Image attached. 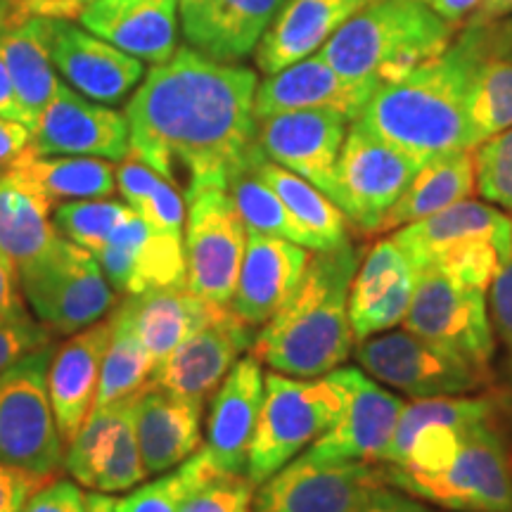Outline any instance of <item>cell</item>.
Wrapping results in <instances>:
<instances>
[{"label": "cell", "instance_id": "cell-33", "mask_svg": "<svg viewBox=\"0 0 512 512\" xmlns=\"http://www.w3.org/2000/svg\"><path fill=\"white\" fill-rule=\"evenodd\" d=\"M5 174H12L31 188L46 195L50 202L105 200L117 190V169L98 157L36 155L29 147L19 155Z\"/></svg>", "mask_w": 512, "mask_h": 512}, {"label": "cell", "instance_id": "cell-58", "mask_svg": "<svg viewBox=\"0 0 512 512\" xmlns=\"http://www.w3.org/2000/svg\"><path fill=\"white\" fill-rule=\"evenodd\" d=\"M503 512H512V508H508V510H503Z\"/></svg>", "mask_w": 512, "mask_h": 512}, {"label": "cell", "instance_id": "cell-43", "mask_svg": "<svg viewBox=\"0 0 512 512\" xmlns=\"http://www.w3.org/2000/svg\"><path fill=\"white\" fill-rule=\"evenodd\" d=\"M254 491L247 475H219L202 486L181 512H252Z\"/></svg>", "mask_w": 512, "mask_h": 512}, {"label": "cell", "instance_id": "cell-47", "mask_svg": "<svg viewBox=\"0 0 512 512\" xmlns=\"http://www.w3.org/2000/svg\"><path fill=\"white\" fill-rule=\"evenodd\" d=\"M22 512H88V494L74 479H48L36 489Z\"/></svg>", "mask_w": 512, "mask_h": 512}, {"label": "cell", "instance_id": "cell-38", "mask_svg": "<svg viewBox=\"0 0 512 512\" xmlns=\"http://www.w3.org/2000/svg\"><path fill=\"white\" fill-rule=\"evenodd\" d=\"M259 152H256V155H259ZM254 159L245 166V169L238 171V174L230 178L226 188L228 195L233 197L240 219L245 221L249 233L285 238L290 242H297V245H302L306 249H311V240L309 235L304 233V228L292 219V214L287 211L283 200L275 195L271 185L256 174Z\"/></svg>", "mask_w": 512, "mask_h": 512}, {"label": "cell", "instance_id": "cell-41", "mask_svg": "<svg viewBox=\"0 0 512 512\" xmlns=\"http://www.w3.org/2000/svg\"><path fill=\"white\" fill-rule=\"evenodd\" d=\"M133 209L117 200H74L57 204L53 221L60 233L88 252H98Z\"/></svg>", "mask_w": 512, "mask_h": 512}, {"label": "cell", "instance_id": "cell-30", "mask_svg": "<svg viewBox=\"0 0 512 512\" xmlns=\"http://www.w3.org/2000/svg\"><path fill=\"white\" fill-rule=\"evenodd\" d=\"M370 0H285L254 50L266 76L318 53Z\"/></svg>", "mask_w": 512, "mask_h": 512}, {"label": "cell", "instance_id": "cell-56", "mask_svg": "<svg viewBox=\"0 0 512 512\" xmlns=\"http://www.w3.org/2000/svg\"><path fill=\"white\" fill-rule=\"evenodd\" d=\"M503 415H505V420H508V427L512 434V382L508 389H503Z\"/></svg>", "mask_w": 512, "mask_h": 512}, {"label": "cell", "instance_id": "cell-27", "mask_svg": "<svg viewBox=\"0 0 512 512\" xmlns=\"http://www.w3.org/2000/svg\"><path fill=\"white\" fill-rule=\"evenodd\" d=\"M48 19L31 10L29 0H0V60L31 128L60 86L48 50Z\"/></svg>", "mask_w": 512, "mask_h": 512}, {"label": "cell", "instance_id": "cell-4", "mask_svg": "<svg viewBox=\"0 0 512 512\" xmlns=\"http://www.w3.org/2000/svg\"><path fill=\"white\" fill-rule=\"evenodd\" d=\"M453 34L422 0H370L318 53L347 81L380 88L444 53Z\"/></svg>", "mask_w": 512, "mask_h": 512}, {"label": "cell", "instance_id": "cell-16", "mask_svg": "<svg viewBox=\"0 0 512 512\" xmlns=\"http://www.w3.org/2000/svg\"><path fill=\"white\" fill-rule=\"evenodd\" d=\"M29 150L36 155L98 157L124 162L131 155V128L124 112L88 100L69 83L57 86L31 128Z\"/></svg>", "mask_w": 512, "mask_h": 512}, {"label": "cell", "instance_id": "cell-49", "mask_svg": "<svg viewBox=\"0 0 512 512\" xmlns=\"http://www.w3.org/2000/svg\"><path fill=\"white\" fill-rule=\"evenodd\" d=\"M31 143V128L22 121L0 117V174L10 169L12 162Z\"/></svg>", "mask_w": 512, "mask_h": 512}, {"label": "cell", "instance_id": "cell-25", "mask_svg": "<svg viewBox=\"0 0 512 512\" xmlns=\"http://www.w3.org/2000/svg\"><path fill=\"white\" fill-rule=\"evenodd\" d=\"M112 339V316L74 332L53 351L48 366V394L64 444H72L98 399L102 361Z\"/></svg>", "mask_w": 512, "mask_h": 512}, {"label": "cell", "instance_id": "cell-37", "mask_svg": "<svg viewBox=\"0 0 512 512\" xmlns=\"http://www.w3.org/2000/svg\"><path fill=\"white\" fill-rule=\"evenodd\" d=\"M512 126V62L489 57L479 62L467 98V145L475 150L484 140Z\"/></svg>", "mask_w": 512, "mask_h": 512}, {"label": "cell", "instance_id": "cell-46", "mask_svg": "<svg viewBox=\"0 0 512 512\" xmlns=\"http://www.w3.org/2000/svg\"><path fill=\"white\" fill-rule=\"evenodd\" d=\"M486 306H489V318L494 335L508 351V368L512 375V254L498 268L496 278L491 280L486 290Z\"/></svg>", "mask_w": 512, "mask_h": 512}, {"label": "cell", "instance_id": "cell-32", "mask_svg": "<svg viewBox=\"0 0 512 512\" xmlns=\"http://www.w3.org/2000/svg\"><path fill=\"white\" fill-rule=\"evenodd\" d=\"M477 188L475 150H456L420 164L418 174L377 223L375 233H394L408 223L427 219L437 211L470 200Z\"/></svg>", "mask_w": 512, "mask_h": 512}, {"label": "cell", "instance_id": "cell-51", "mask_svg": "<svg viewBox=\"0 0 512 512\" xmlns=\"http://www.w3.org/2000/svg\"><path fill=\"white\" fill-rule=\"evenodd\" d=\"M361 512H434L427 505L415 501L408 494H396L389 486H382L380 491H375V496L370 498V503Z\"/></svg>", "mask_w": 512, "mask_h": 512}, {"label": "cell", "instance_id": "cell-45", "mask_svg": "<svg viewBox=\"0 0 512 512\" xmlns=\"http://www.w3.org/2000/svg\"><path fill=\"white\" fill-rule=\"evenodd\" d=\"M136 214L140 219L150 223V226L162 230V233L183 238L188 209H185V200L181 192L176 190L174 183L166 181V178L159 181L157 188L152 190V195L136 209Z\"/></svg>", "mask_w": 512, "mask_h": 512}, {"label": "cell", "instance_id": "cell-14", "mask_svg": "<svg viewBox=\"0 0 512 512\" xmlns=\"http://www.w3.org/2000/svg\"><path fill=\"white\" fill-rule=\"evenodd\" d=\"M420 162L351 121L335 176V204L349 221L373 235L382 216L403 195Z\"/></svg>", "mask_w": 512, "mask_h": 512}, {"label": "cell", "instance_id": "cell-2", "mask_svg": "<svg viewBox=\"0 0 512 512\" xmlns=\"http://www.w3.org/2000/svg\"><path fill=\"white\" fill-rule=\"evenodd\" d=\"M479 31L482 27L470 24V31L444 53L401 79L382 83L356 121L420 164L446 152L470 150L467 98L486 55Z\"/></svg>", "mask_w": 512, "mask_h": 512}, {"label": "cell", "instance_id": "cell-29", "mask_svg": "<svg viewBox=\"0 0 512 512\" xmlns=\"http://www.w3.org/2000/svg\"><path fill=\"white\" fill-rule=\"evenodd\" d=\"M204 401L188 399L155 382L136 399V432L147 475H162L195 456L202 439Z\"/></svg>", "mask_w": 512, "mask_h": 512}, {"label": "cell", "instance_id": "cell-12", "mask_svg": "<svg viewBox=\"0 0 512 512\" xmlns=\"http://www.w3.org/2000/svg\"><path fill=\"white\" fill-rule=\"evenodd\" d=\"M354 356L373 380L399 389L411 399L477 394L491 389L496 375L434 347L413 332H387L358 342Z\"/></svg>", "mask_w": 512, "mask_h": 512}, {"label": "cell", "instance_id": "cell-50", "mask_svg": "<svg viewBox=\"0 0 512 512\" xmlns=\"http://www.w3.org/2000/svg\"><path fill=\"white\" fill-rule=\"evenodd\" d=\"M22 297V287H19V275L15 266L10 264L8 256L0 254V323L19 316L27 311Z\"/></svg>", "mask_w": 512, "mask_h": 512}, {"label": "cell", "instance_id": "cell-57", "mask_svg": "<svg viewBox=\"0 0 512 512\" xmlns=\"http://www.w3.org/2000/svg\"><path fill=\"white\" fill-rule=\"evenodd\" d=\"M74 3H76V5H79V8L83 10V8H86V5H88V3H93V0H74Z\"/></svg>", "mask_w": 512, "mask_h": 512}, {"label": "cell", "instance_id": "cell-48", "mask_svg": "<svg viewBox=\"0 0 512 512\" xmlns=\"http://www.w3.org/2000/svg\"><path fill=\"white\" fill-rule=\"evenodd\" d=\"M53 477L34 475L0 463V512H22L24 505L43 484Z\"/></svg>", "mask_w": 512, "mask_h": 512}, {"label": "cell", "instance_id": "cell-17", "mask_svg": "<svg viewBox=\"0 0 512 512\" xmlns=\"http://www.w3.org/2000/svg\"><path fill=\"white\" fill-rule=\"evenodd\" d=\"M349 119L330 110H299L256 119V143L271 162L316 185L335 202L339 152Z\"/></svg>", "mask_w": 512, "mask_h": 512}, {"label": "cell", "instance_id": "cell-1", "mask_svg": "<svg viewBox=\"0 0 512 512\" xmlns=\"http://www.w3.org/2000/svg\"><path fill=\"white\" fill-rule=\"evenodd\" d=\"M252 69L181 46L143 76L126 105L131 155L166 181L181 162L188 190L219 185L252 162L256 143Z\"/></svg>", "mask_w": 512, "mask_h": 512}, {"label": "cell", "instance_id": "cell-6", "mask_svg": "<svg viewBox=\"0 0 512 512\" xmlns=\"http://www.w3.org/2000/svg\"><path fill=\"white\" fill-rule=\"evenodd\" d=\"M505 415L477 422L460 439L444 467L415 472L382 465L387 486L453 512H503L512 508V441Z\"/></svg>", "mask_w": 512, "mask_h": 512}, {"label": "cell", "instance_id": "cell-9", "mask_svg": "<svg viewBox=\"0 0 512 512\" xmlns=\"http://www.w3.org/2000/svg\"><path fill=\"white\" fill-rule=\"evenodd\" d=\"M53 351L46 344L0 375V463L43 477H55L67 453L48 394Z\"/></svg>", "mask_w": 512, "mask_h": 512}, {"label": "cell", "instance_id": "cell-18", "mask_svg": "<svg viewBox=\"0 0 512 512\" xmlns=\"http://www.w3.org/2000/svg\"><path fill=\"white\" fill-rule=\"evenodd\" d=\"M53 67L76 93L102 105H117L143 81L145 64L105 38L60 17L48 19Z\"/></svg>", "mask_w": 512, "mask_h": 512}, {"label": "cell", "instance_id": "cell-24", "mask_svg": "<svg viewBox=\"0 0 512 512\" xmlns=\"http://www.w3.org/2000/svg\"><path fill=\"white\" fill-rule=\"evenodd\" d=\"M309 249L273 235L249 233L230 309L252 328H264L283 309L311 259Z\"/></svg>", "mask_w": 512, "mask_h": 512}, {"label": "cell", "instance_id": "cell-52", "mask_svg": "<svg viewBox=\"0 0 512 512\" xmlns=\"http://www.w3.org/2000/svg\"><path fill=\"white\" fill-rule=\"evenodd\" d=\"M0 117L22 121V124H27L31 128L29 114L17 98V91H15V86H12L10 72H8V67H5L3 60H0Z\"/></svg>", "mask_w": 512, "mask_h": 512}, {"label": "cell", "instance_id": "cell-19", "mask_svg": "<svg viewBox=\"0 0 512 512\" xmlns=\"http://www.w3.org/2000/svg\"><path fill=\"white\" fill-rule=\"evenodd\" d=\"M254 339L256 328L235 316L230 306H223L209 323L185 339L181 349L152 375V382L174 394L204 401L221 387L235 363L252 351Z\"/></svg>", "mask_w": 512, "mask_h": 512}, {"label": "cell", "instance_id": "cell-31", "mask_svg": "<svg viewBox=\"0 0 512 512\" xmlns=\"http://www.w3.org/2000/svg\"><path fill=\"white\" fill-rule=\"evenodd\" d=\"M121 299H124L133 325L152 358L155 373L181 349V344L192 332L200 330L223 309L221 304L207 302V299L192 294L185 285L157 287V290H147L138 297Z\"/></svg>", "mask_w": 512, "mask_h": 512}, {"label": "cell", "instance_id": "cell-34", "mask_svg": "<svg viewBox=\"0 0 512 512\" xmlns=\"http://www.w3.org/2000/svg\"><path fill=\"white\" fill-rule=\"evenodd\" d=\"M53 211L55 204L46 195L12 174H0V254L8 256L17 273L60 235Z\"/></svg>", "mask_w": 512, "mask_h": 512}, {"label": "cell", "instance_id": "cell-3", "mask_svg": "<svg viewBox=\"0 0 512 512\" xmlns=\"http://www.w3.org/2000/svg\"><path fill=\"white\" fill-rule=\"evenodd\" d=\"M361 266L354 242L313 252L290 299L256 332L252 356L292 377H323L356 347L349 323L351 280Z\"/></svg>", "mask_w": 512, "mask_h": 512}, {"label": "cell", "instance_id": "cell-39", "mask_svg": "<svg viewBox=\"0 0 512 512\" xmlns=\"http://www.w3.org/2000/svg\"><path fill=\"white\" fill-rule=\"evenodd\" d=\"M219 475L221 472L211 465L207 451L202 446L183 465L162 472L152 482H143L136 489L126 491V496L114 501V512H181L185 503L202 486H207L211 479Z\"/></svg>", "mask_w": 512, "mask_h": 512}, {"label": "cell", "instance_id": "cell-5", "mask_svg": "<svg viewBox=\"0 0 512 512\" xmlns=\"http://www.w3.org/2000/svg\"><path fill=\"white\" fill-rule=\"evenodd\" d=\"M415 271L437 268L486 292L512 254V219L496 204L463 200L389 235Z\"/></svg>", "mask_w": 512, "mask_h": 512}, {"label": "cell", "instance_id": "cell-22", "mask_svg": "<svg viewBox=\"0 0 512 512\" xmlns=\"http://www.w3.org/2000/svg\"><path fill=\"white\" fill-rule=\"evenodd\" d=\"M415 283L418 271L392 238L370 247L349 290V323L356 344L403 323Z\"/></svg>", "mask_w": 512, "mask_h": 512}, {"label": "cell", "instance_id": "cell-8", "mask_svg": "<svg viewBox=\"0 0 512 512\" xmlns=\"http://www.w3.org/2000/svg\"><path fill=\"white\" fill-rule=\"evenodd\" d=\"M19 275L24 302L55 335H74L107 318L119 294L93 252L60 233Z\"/></svg>", "mask_w": 512, "mask_h": 512}, {"label": "cell", "instance_id": "cell-35", "mask_svg": "<svg viewBox=\"0 0 512 512\" xmlns=\"http://www.w3.org/2000/svg\"><path fill=\"white\" fill-rule=\"evenodd\" d=\"M254 169L271 185L275 195L283 200L292 214V219L309 235L311 252H323V249H335L351 242L349 216L323 190L287 171L285 166L271 162L264 152L256 155Z\"/></svg>", "mask_w": 512, "mask_h": 512}, {"label": "cell", "instance_id": "cell-40", "mask_svg": "<svg viewBox=\"0 0 512 512\" xmlns=\"http://www.w3.org/2000/svg\"><path fill=\"white\" fill-rule=\"evenodd\" d=\"M138 394L131 396L126 406L121 408L117 425H114L110 439L105 441L98 460H95L91 489L102 491V494H126L150 477L145 470L136 432Z\"/></svg>", "mask_w": 512, "mask_h": 512}, {"label": "cell", "instance_id": "cell-11", "mask_svg": "<svg viewBox=\"0 0 512 512\" xmlns=\"http://www.w3.org/2000/svg\"><path fill=\"white\" fill-rule=\"evenodd\" d=\"M403 328L494 375L491 361L496 356V335L486 292L460 285L437 268H422Z\"/></svg>", "mask_w": 512, "mask_h": 512}, {"label": "cell", "instance_id": "cell-23", "mask_svg": "<svg viewBox=\"0 0 512 512\" xmlns=\"http://www.w3.org/2000/svg\"><path fill=\"white\" fill-rule=\"evenodd\" d=\"M375 91V83H356L339 76L320 53H316L259 83L254 98V117L266 119L283 112L330 110L356 121Z\"/></svg>", "mask_w": 512, "mask_h": 512}, {"label": "cell", "instance_id": "cell-10", "mask_svg": "<svg viewBox=\"0 0 512 512\" xmlns=\"http://www.w3.org/2000/svg\"><path fill=\"white\" fill-rule=\"evenodd\" d=\"M185 200V287L207 302L230 306L249 230L226 188L188 190Z\"/></svg>", "mask_w": 512, "mask_h": 512}, {"label": "cell", "instance_id": "cell-20", "mask_svg": "<svg viewBox=\"0 0 512 512\" xmlns=\"http://www.w3.org/2000/svg\"><path fill=\"white\" fill-rule=\"evenodd\" d=\"M119 297H138L157 287L185 285L183 238L162 233L133 211L93 252Z\"/></svg>", "mask_w": 512, "mask_h": 512}, {"label": "cell", "instance_id": "cell-36", "mask_svg": "<svg viewBox=\"0 0 512 512\" xmlns=\"http://www.w3.org/2000/svg\"><path fill=\"white\" fill-rule=\"evenodd\" d=\"M112 339L102 361L100 387L95 408L126 401L150 384L155 366L140 339L124 299L112 309Z\"/></svg>", "mask_w": 512, "mask_h": 512}, {"label": "cell", "instance_id": "cell-44", "mask_svg": "<svg viewBox=\"0 0 512 512\" xmlns=\"http://www.w3.org/2000/svg\"><path fill=\"white\" fill-rule=\"evenodd\" d=\"M46 344H53V332L29 311L3 320L0 323V375Z\"/></svg>", "mask_w": 512, "mask_h": 512}, {"label": "cell", "instance_id": "cell-26", "mask_svg": "<svg viewBox=\"0 0 512 512\" xmlns=\"http://www.w3.org/2000/svg\"><path fill=\"white\" fill-rule=\"evenodd\" d=\"M285 0H178L190 48L219 62H238L259 46Z\"/></svg>", "mask_w": 512, "mask_h": 512}, {"label": "cell", "instance_id": "cell-13", "mask_svg": "<svg viewBox=\"0 0 512 512\" xmlns=\"http://www.w3.org/2000/svg\"><path fill=\"white\" fill-rule=\"evenodd\" d=\"M384 482L382 463L299 453L256 486L252 512H361Z\"/></svg>", "mask_w": 512, "mask_h": 512}, {"label": "cell", "instance_id": "cell-53", "mask_svg": "<svg viewBox=\"0 0 512 512\" xmlns=\"http://www.w3.org/2000/svg\"><path fill=\"white\" fill-rule=\"evenodd\" d=\"M427 8H432L441 19H446L448 24L458 27L460 22H465L467 17H472L477 12L482 0H422Z\"/></svg>", "mask_w": 512, "mask_h": 512}, {"label": "cell", "instance_id": "cell-42", "mask_svg": "<svg viewBox=\"0 0 512 512\" xmlns=\"http://www.w3.org/2000/svg\"><path fill=\"white\" fill-rule=\"evenodd\" d=\"M475 171L479 195L512 214V126L475 147Z\"/></svg>", "mask_w": 512, "mask_h": 512}, {"label": "cell", "instance_id": "cell-55", "mask_svg": "<svg viewBox=\"0 0 512 512\" xmlns=\"http://www.w3.org/2000/svg\"><path fill=\"white\" fill-rule=\"evenodd\" d=\"M88 512H114V498L102 491L88 494Z\"/></svg>", "mask_w": 512, "mask_h": 512}, {"label": "cell", "instance_id": "cell-15", "mask_svg": "<svg viewBox=\"0 0 512 512\" xmlns=\"http://www.w3.org/2000/svg\"><path fill=\"white\" fill-rule=\"evenodd\" d=\"M328 377L342 394V413L306 451L325 460L384 463L406 401L377 384L366 370L337 368Z\"/></svg>", "mask_w": 512, "mask_h": 512}, {"label": "cell", "instance_id": "cell-54", "mask_svg": "<svg viewBox=\"0 0 512 512\" xmlns=\"http://www.w3.org/2000/svg\"><path fill=\"white\" fill-rule=\"evenodd\" d=\"M505 15H512V0H482L475 15H472V27H486Z\"/></svg>", "mask_w": 512, "mask_h": 512}, {"label": "cell", "instance_id": "cell-21", "mask_svg": "<svg viewBox=\"0 0 512 512\" xmlns=\"http://www.w3.org/2000/svg\"><path fill=\"white\" fill-rule=\"evenodd\" d=\"M266 394L259 358L242 356L211 399L204 451L221 475H247L249 446Z\"/></svg>", "mask_w": 512, "mask_h": 512}, {"label": "cell", "instance_id": "cell-7", "mask_svg": "<svg viewBox=\"0 0 512 512\" xmlns=\"http://www.w3.org/2000/svg\"><path fill=\"white\" fill-rule=\"evenodd\" d=\"M342 413V394L328 375L292 377L266 373V394L249 446L247 477L264 484L313 441L323 437Z\"/></svg>", "mask_w": 512, "mask_h": 512}, {"label": "cell", "instance_id": "cell-28", "mask_svg": "<svg viewBox=\"0 0 512 512\" xmlns=\"http://www.w3.org/2000/svg\"><path fill=\"white\" fill-rule=\"evenodd\" d=\"M79 19L83 29L140 62H166L178 48V0H93Z\"/></svg>", "mask_w": 512, "mask_h": 512}]
</instances>
